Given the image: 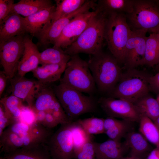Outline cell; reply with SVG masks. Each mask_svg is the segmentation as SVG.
Masks as SVG:
<instances>
[{"mask_svg":"<svg viewBox=\"0 0 159 159\" xmlns=\"http://www.w3.org/2000/svg\"><path fill=\"white\" fill-rule=\"evenodd\" d=\"M134 0H102L97 6L107 14L116 12L131 13L133 9Z\"/></svg>","mask_w":159,"mask_h":159,"instance_id":"obj_28","label":"cell"},{"mask_svg":"<svg viewBox=\"0 0 159 159\" xmlns=\"http://www.w3.org/2000/svg\"><path fill=\"white\" fill-rule=\"evenodd\" d=\"M152 33H154L155 34L159 41V28L156 29Z\"/></svg>","mask_w":159,"mask_h":159,"instance_id":"obj_44","label":"cell"},{"mask_svg":"<svg viewBox=\"0 0 159 159\" xmlns=\"http://www.w3.org/2000/svg\"><path fill=\"white\" fill-rule=\"evenodd\" d=\"M53 132L52 129L47 128L41 124L33 132L26 135H18L6 128L0 135V153L6 154L21 148L48 143Z\"/></svg>","mask_w":159,"mask_h":159,"instance_id":"obj_8","label":"cell"},{"mask_svg":"<svg viewBox=\"0 0 159 159\" xmlns=\"http://www.w3.org/2000/svg\"><path fill=\"white\" fill-rule=\"evenodd\" d=\"M96 159H120L129 150L124 142L111 139L102 143H94Z\"/></svg>","mask_w":159,"mask_h":159,"instance_id":"obj_19","label":"cell"},{"mask_svg":"<svg viewBox=\"0 0 159 159\" xmlns=\"http://www.w3.org/2000/svg\"><path fill=\"white\" fill-rule=\"evenodd\" d=\"M76 121L90 135L104 133V119L103 118L92 117Z\"/></svg>","mask_w":159,"mask_h":159,"instance_id":"obj_34","label":"cell"},{"mask_svg":"<svg viewBox=\"0 0 159 159\" xmlns=\"http://www.w3.org/2000/svg\"><path fill=\"white\" fill-rule=\"evenodd\" d=\"M156 125L159 132V116L158 118L153 122Z\"/></svg>","mask_w":159,"mask_h":159,"instance_id":"obj_42","label":"cell"},{"mask_svg":"<svg viewBox=\"0 0 159 159\" xmlns=\"http://www.w3.org/2000/svg\"><path fill=\"white\" fill-rule=\"evenodd\" d=\"M133 29L153 33L159 28V4L158 1L134 0L133 9L126 15Z\"/></svg>","mask_w":159,"mask_h":159,"instance_id":"obj_7","label":"cell"},{"mask_svg":"<svg viewBox=\"0 0 159 159\" xmlns=\"http://www.w3.org/2000/svg\"><path fill=\"white\" fill-rule=\"evenodd\" d=\"M24 35L15 36L0 43V63L9 80L15 76L24 53Z\"/></svg>","mask_w":159,"mask_h":159,"instance_id":"obj_9","label":"cell"},{"mask_svg":"<svg viewBox=\"0 0 159 159\" xmlns=\"http://www.w3.org/2000/svg\"><path fill=\"white\" fill-rule=\"evenodd\" d=\"M141 116H145L154 122L159 116V103L156 99L148 94L133 103Z\"/></svg>","mask_w":159,"mask_h":159,"instance_id":"obj_27","label":"cell"},{"mask_svg":"<svg viewBox=\"0 0 159 159\" xmlns=\"http://www.w3.org/2000/svg\"><path fill=\"white\" fill-rule=\"evenodd\" d=\"M71 122L61 125L50 138L47 145L51 159L74 158Z\"/></svg>","mask_w":159,"mask_h":159,"instance_id":"obj_10","label":"cell"},{"mask_svg":"<svg viewBox=\"0 0 159 159\" xmlns=\"http://www.w3.org/2000/svg\"><path fill=\"white\" fill-rule=\"evenodd\" d=\"M149 82L150 90L159 93V72L153 76H150Z\"/></svg>","mask_w":159,"mask_h":159,"instance_id":"obj_39","label":"cell"},{"mask_svg":"<svg viewBox=\"0 0 159 159\" xmlns=\"http://www.w3.org/2000/svg\"><path fill=\"white\" fill-rule=\"evenodd\" d=\"M146 158L147 159H159V150L156 148L153 150Z\"/></svg>","mask_w":159,"mask_h":159,"instance_id":"obj_41","label":"cell"},{"mask_svg":"<svg viewBox=\"0 0 159 159\" xmlns=\"http://www.w3.org/2000/svg\"><path fill=\"white\" fill-rule=\"evenodd\" d=\"M147 32L143 29H132L125 49L124 63L127 69L143 65Z\"/></svg>","mask_w":159,"mask_h":159,"instance_id":"obj_12","label":"cell"},{"mask_svg":"<svg viewBox=\"0 0 159 159\" xmlns=\"http://www.w3.org/2000/svg\"><path fill=\"white\" fill-rule=\"evenodd\" d=\"M98 106L108 117L139 122L141 115L134 104L126 100L102 97L97 100Z\"/></svg>","mask_w":159,"mask_h":159,"instance_id":"obj_11","label":"cell"},{"mask_svg":"<svg viewBox=\"0 0 159 159\" xmlns=\"http://www.w3.org/2000/svg\"><path fill=\"white\" fill-rule=\"evenodd\" d=\"M95 9L79 14L71 21L63 29L54 46L66 49L73 43L87 27Z\"/></svg>","mask_w":159,"mask_h":159,"instance_id":"obj_13","label":"cell"},{"mask_svg":"<svg viewBox=\"0 0 159 159\" xmlns=\"http://www.w3.org/2000/svg\"><path fill=\"white\" fill-rule=\"evenodd\" d=\"M34 111H44L61 118L66 114L52 89L45 86L37 96L32 108Z\"/></svg>","mask_w":159,"mask_h":159,"instance_id":"obj_15","label":"cell"},{"mask_svg":"<svg viewBox=\"0 0 159 159\" xmlns=\"http://www.w3.org/2000/svg\"><path fill=\"white\" fill-rule=\"evenodd\" d=\"M156 99L159 103V95H158V96L157 97Z\"/></svg>","mask_w":159,"mask_h":159,"instance_id":"obj_45","label":"cell"},{"mask_svg":"<svg viewBox=\"0 0 159 159\" xmlns=\"http://www.w3.org/2000/svg\"><path fill=\"white\" fill-rule=\"evenodd\" d=\"M53 5L48 0H21L14 3L11 13H15L26 17Z\"/></svg>","mask_w":159,"mask_h":159,"instance_id":"obj_25","label":"cell"},{"mask_svg":"<svg viewBox=\"0 0 159 159\" xmlns=\"http://www.w3.org/2000/svg\"><path fill=\"white\" fill-rule=\"evenodd\" d=\"M150 76L135 68L122 72L116 86L107 97L123 99L134 103L148 94Z\"/></svg>","mask_w":159,"mask_h":159,"instance_id":"obj_5","label":"cell"},{"mask_svg":"<svg viewBox=\"0 0 159 159\" xmlns=\"http://www.w3.org/2000/svg\"><path fill=\"white\" fill-rule=\"evenodd\" d=\"M24 49L17 71L18 75L23 77L38 67L40 54L31 39L28 37H24Z\"/></svg>","mask_w":159,"mask_h":159,"instance_id":"obj_16","label":"cell"},{"mask_svg":"<svg viewBox=\"0 0 159 159\" xmlns=\"http://www.w3.org/2000/svg\"><path fill=\"white\" fill-rule=\"evenodd\" d=\"M53 90L69 120L73 122L84 114L96 112L97 100L60 82Z\"/></svg>","mask_w":159,"mask_h":159,"instance_id":"obj_3","label":"cell"},{"mask_svg":"<svg viewBox=\"0 0 159 159\" xmlns=\"http://www.w3.org/2000/svg\"><path fill=\"white\" fill-rule=\"evenodd\" d=\"M124 138V142L130 151V156L145 159L152 151L149 142L140 132L132 130Z\"/></svg>","mask_w":159,"mask_h":159,"instance_id":"obj_22","label":"cell"},{"mask_svg":"<svg viewBox=\"0 0 159 159\" xmlns=\"http://www.w3.org/2000/svg\"><path fill=\"white\" fill-rule=\"evenodd\" d=\"M14 2L13 0H0V23L10 14Z\"/></svg>","mask_w":159,"mask_h":159,"instance_id":"obj_36","label":"cell"},{"mask_svg":"<svg viewBox=\"0 0 159 159\" xmlns=\"http://www.w3.org/2000/svg\"><path fill=\"white\" fill-rule=\"evenodd\" d=\"M94 143L92 140L85 143L74 158L96 159Z\"/></svg>","mask_w":159,"mask_h":159,"instance_id":"obj_35","label":"cell"},{"mask_svg":"<svg viewBox=\"0 0 159 159\" xmlns=\"http://www.w3.org/2000/svg\"><path fill=\"white\" fill-rule=\"evenodd\" d=\"M20 121L29 125L37 123L35 114L32 108L25 106L22 110Z\"/></svg>","mask_w":159,"mask_h":159,"instance_id":"obj_37","label":"cell"},{"mask_svg":"<svg viewBox=\"0 0 159 159\" xmlns=\"http://www.w3.org/2000/svg\"><path fill=\"white\" fill-rule=\"evenodd\" d=\"M70 57L62 48L53 46L40 52V64H67Z\"/></svg>","mask_w":159,"mask_h":159,"instance_id":"obj_30","label":"cell"},{"mask_svg":"<svg viewBox=\"0 0 159 159\" xmlns=\"http://www.w3.org/2000/svg\"><path fill=\"white\" fill-rule=\"evenodd\" d=\"M90 55L87 63L97 90L100 92L109 95L122 72L119 63L111 54L102 51Z\"/></svg>","mask_w":159,"mask_h":159,"instance_id":"obj_2","label":"cell"},{"mask_svg":"<svg viewBox=\"0 0 159 159\" xmlns=\"http://www.w3.org/2000/svg\"><path fill=\"white\" fill-rule=\"evenodd\" d=\"M107 14L97 6L86 28L77 39L65 49L72 56L80 53L93 55L102 51Z\"/></svg>","mask_w":159,"mask_h":159,"instance_id":"obj_1","label":"cell"},{"mask_svg":"<svg viewBox=\"0 0 159 159\" xmlns=\"http://www.w3.org/2000/svg\"><path fill=\"white\" fill-rule=\"evenodd\" d=\"M133 122L124 120H119L108 117L104 119V133L110 139L120 141L132 129Z\"/></svg>","mask_w":159,"mask_h":159,"instance_id":"obj_23","label":"cell"},{"mask_svg":"<svg viewBox=\"0 0 159 159\" xmlns=\"http://www.w3.org/2000/svg\"><path fill=\"white\" fill-rule=\"evenodd\" d=\"M77 15L76 12L64 16L44 27L37 35L43 45L54 44L65 27Z\"/></svg>","mask_w":159,"mask_h":159,"instance_id":"obj_17","label":"cell"},{"mask_svg":"<svg viewBox=\"0 0 159 159\" xmlns=\"http://www.w3.org/2000/svg\"><path fill=\"white\" fill-rule=\"evenodd\" d=\"M159 64V41L155 34L147 37L143 65L153 66Z\"/></svg>","mask_w":159,"mask_h":159,"instance_id":"obj_29","label":"cell"},{"mask_svg":"<svg viewBox=\"0 0 159 159\" xmlns=\"http://www.w3.org/2000/svg\"><path fill=\"white\" fill-rule=\"evenodd\" d=\"M60 82L89 95L93 96L97 90L87 62L78 54L71 56Z\"/></svg>","mask_w":159,"mask_h":159,"instance_id":"obj_6","label":"cell"},{"mask_svg":"<svg viewBox=\"0 0 159 159\" xmlns=\"http://www.w3.org/2000/svg\"><path fill=\"white\" fill-rule=\"evenodd\" d=\"M23 102L21 100L12 95L1 98L0 104L13 123L20 121L22 110L25 106Z\"/></svg>","mask_w":159,"mask_h":159,"instance_id":"obj_26","label":"cell"},{"mask_svg":"<svg viewBox=\"0 0 159 159\" xmlns=\"http://www.w3.org/2000/svg\"><path fill=\"white\" fill-rule=\"evenodd\" d=\"M13 123L6 114L2 106L0 104V135L6 127Z\"/></svg>","mask_w":159,"mask_h":159,"instance_id":"obj_38","label":"cell"},{"mask_svg":"<svg viewBox=\"0 0 159 159\" xmlns=\"http://www.w3.org/2000/svg\"><path fill=\"white\" fill-rule=\"evenodd\" d=\"M139 123V132L159 150V132L154 122L148 117L142 115Z\"/></svg>","mask_w":159,"mask_h":159,"instance_id":"obj_32","label":"cell"},{"mask_svg":"<svg viewBox=\"0 0 159 159\" xmlns=\"http://www.w3.org/2000/svg\"><path fill=\"white\" fill-rule=\"evenodd\" d=\"M9 79L4 71H0V97L4 92L6 86L7 80Z\"/></svg>","mask_w":159,"mask_h":159,"instance_id":"obj_40","label":"cell"},{"mask_svg":"<svg viewBox=\"0 0 159 159\" xmlns=\"http://www.w3.org/2000/svg\"><path fill=\"white\" fill-rule=\"evenodd\" d=\"M120 159H140V158H136L135 157L132 156H130L129 157H122Z\"/></svg>","mask_w":159,"mask_h":159,"instance_id":"obj_43","label":"cell"},{"mask_svg":"<svg viewBox=\"0 0 159 159\" xmlns=\"http://www.w3.org/2000/svg\"><path fill=\"white\" fill-rule=\"evenodd\" d=\"M86 1V0L56 1L55 9L53 14L52 22L76 11L80 8Z\"/></svg>","mask_w":159,"mask_h":159,"instance_id":"obj_31","label":"cell"},{"mask_svg":"<svg viewBox=\"0 0 159 159\" xmlns=\"http://www.w3.org/2000/svg\"><path fill=\"white\" fill-rule=\"evenodd\" d=\"M71 131L74 146V158L87 143L92 140V136L87 133L76 121L72 122Z\"/></svg>","mask_w":159,"mask_h":159,"instance_id":"obj_33","label":"cell"},{"mask_svg":"<svg viewBox=\"0 0 159 159\" xmlns=\"http://www.w3.org/2000/svg\"><path fill=\"white\" fill-rule=\"evenodd\" d=\"M24 17L15 13H11L0 23V43L26 32Z\"/></svg>","mask_w":159,"mask_h":159,"instance_id":"obj_18","label":"cell"},{"mask_svg":"<svg viewBox=\"0 0 159 159\" xmlns=\"http://www.w3.org/2000/svg\"><path fill=\"white\" fill-rule=\"evenodd\" d=\"M158 65H159V64H158Z\"/></svg>","mask_w":159,"mask_h":159,"instance_id":"obj_46","label":"cell"},{"mask_svg":"<svg viewBox=\"0 0 159 159\" xmlns=\"http://www.w3.org/2000/svg\"><path fill=\"white\" fill-rule=\"evenodd\" d=\"M67 64H42L32 72L37 80L46 85L60 80Z\"/></svg>","mask_w":159,"mask_h":159,"instance_id":"obj_24","label":"cell"},{"mask_svg":"<svg viewBox=\"0 0 159 159\" xmlns=\"http://www.w3.org/2000/svg\"><path fill=\"white\" fill-rule=\"evenodd\" d=\"M55 5L39 11L28 16L24 17L26 32L34 36L38 34L52 21Z\"/></svg>","mask_w":159,"mask_h":159,"instance_id":"obj_20","label":"cell"},{"mask_svg":"<svg viewBox=\"0 0 159 159\" xmlns=\"http://www.w3.org/2000/svg\"><path fill=\"white\" fill-rule=\"evenodd\" d=\"M11 95L25 102L32 108L36 97L46 84L38 81L18 75L9 79Z\"/></svg>","mask_w":159,"mask_h":159,"instance_id":"obj_14","label":"cell"},{"mask_svg":"<svg viewBox=\"0 0 159 159\" xmlns=\"http://www.w3.org/2000/svg\"><path fill=\"white\" fill-rule=\"evenodd\" d=\"M48 143L21 148L4 154L0 159H51Z\"/></svg>","mask_w":159,"mask_h":159,"instance_id":"obj_21","label":"cell"},{"mask_svg":"<svg viewBox=\"0 0 159 159\" xmlns=\"http://www.w3.org/2000/svg\"><path fill=\"white\" fill-rule=\"evenodd\" d=\"M132 29L126 15L122 13L107 14L104 38L111 54L119 63H124L125 46Z\"/></svg>","mask_w":159,"mask_h":159,"instance_id":"obj_4","label":"cell"}]
</instances>
